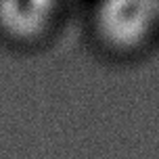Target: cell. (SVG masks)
Here are the masks:
<instances>
[{
    "instance_id": "cell-1",
    "label": "cell",
    "mask_w": 159,
    "mask_h": 159,
    "mask_svg": "<svg viewBox=\"0 0 159 159\" xmlns=\"http://www.w3.org/2000/svg\"><path fill=\"white\" fill-rule=\"evenodd\" d=\"M92 36L98 46L119 57L136 55L153 44L159 34V2L113 0L94 7Z\"/></svg>"
},
{
    "instance_id": "cell-2",
    "label": "cell",
    "mask_w": 159,
    "mask_h": 159,
    "mask_svg": "<svg viewBox=\"0 0 159 159\" xmlns=\"http://www.w3.org/2000/svg\"><path fill=\"white\" fill-rule=\"evenodd\" d=\"M61 19V4L50 0H2L0 36L19 46L46 40Z\"/></svg>"
}]
</instances>
